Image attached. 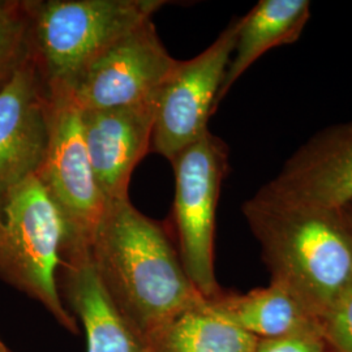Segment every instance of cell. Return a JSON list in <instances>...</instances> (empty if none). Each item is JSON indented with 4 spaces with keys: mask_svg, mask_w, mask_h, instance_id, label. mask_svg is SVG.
<instances>
[{
    "mask_svg": "<svg viewBox=\"0 0 352 352\" xmlns=\"http://www.w3.org/2000/svg\"><path fill=\"white\" fill-rule=\"evenodd\" d=\"M90 260L110 302L141 340L206 300L187 276L167 227L129 199L106 202Z\"/></svg>",
    "mask_w": 352,
    "mask_h": 352,
    "instance_id": "6da1fadb",
    "label": "cell"
},
{
    "mask_svg": "<svg viewBox=\"0 0 352 352\" xmlns=\"http://www.w3.org/2000/svg\"><path fill=\"white\" fill-rule=\"evenodd\" d=\"M272 282L320 318L352 283V235L338 209L258 189L243 204Z\"/></svg>",
    "mask_w": 352,
    "mask_h": 352,
    "instance_id": "7a4b0ae2",
    "label": "cell"
},
{
    "mask_svg": "<svg viewBox=\"0 0 352 352\" xmlns=\"http://www.w3.org/2000/svg\"><path fill=\"white\" fill-rule=\"evenodd\" d=\"M29 55L50 91L65 96L100 54L151 20L164 0H25Z\"/></svg>",
    "mask_w": 352,
    "mask_h": 352,
    "instance_id": "3957f363",
    "label": "cell"
},
{
    "mask_svg": "<svg viewBox=\"0 0 352 352\" xmlns=\"http://www.w3.org/2000/svg\"><path fill=\"white\" fill-rule=\"evenodd\" d=\"M62 245L60 215L37 176L0 188V278L78 334L59 289Z\"/></svg>",
    "mask_w": 352,
    "mask_h": 352,
    "instance_id": "277c9868",
    "label": "cell"
},
{
    "mask_svg": "<svg viewBox=\"0 0 352 352\" xmlns=\"http://www.w3.org/2000/svg\"><path fill=\"white\" fill-rule=\"evenodd\" d=\"M175 175L173 231L182 265L205 299L223 292L215 276V221L228 168L225 141L208 132L170 162Z\"/></svg>",
    "mask_w": 352,
    "mask_h": 352,
    "instance_id": "5b68a950",
    "label": "cell"
},
{
    "mask_svg": "<svg viewBox=\"0 0 352 352\" xmlns=\"http://www.w3.org/2000/svg\"><path fill=\"white\" fill-rule=\"evenodd\" d=\"M51 100L50 141L36 176L62 219L63 263L90 254L107 201L90 164L80 111L67 96H51Z\"/></svg>",
    "mask_w": 352,
    "mask_h": 352,
    "instance_id": "8992f818",
    "label": "cell"
},
{
    "mask_svg": "<svg viewBox=\"0 0 352 352\" xmlns=\"http://www.w3.org/2000/svg\"><path fill=\"white\" fill-rule=\"evenodd\" d=\"M239 26L238 17L201 54L179 60L158 90L151 149L167 161L209 132Z\"/></svg>",
    "mask_w": 352,
    "mask_h": 352,
    "instance_id": "52a82bcc",
    "label": "cell"
},
{
    "mask_svg": "<svg viewBox=\"0 0 352 352\" xmlns=\"http://www.w3.org/2000/svg\"><path fill=\"white\" fill-rule=\"evenodd\" d=\"M177 62L148 20L100 54L65 96L78 111L146 101L158 93Z\"/></svg>",
    "mask_w": 352,
    "mask_h": 352,
    "instance_id": "ba28073f",
    "label": "cell"
},
{
    "mask_svg": "<svg viewBox=\"0 0 352 352\" xmlns=\"http://www.w3.org/2000/svg\"><path fill=\"white\" fill-rule=\"evenodd\" d=\"M52 100L29 58L0 88V188L36 175L49 146Z\"/></svg>",
    "mask_w": 352,
    "mask_h": 352,
    "instance_id": "9c48e42d",
    "label": "cell"
},
{
    "mask_svg": "<svg viewBox=\"0 0 352 352\" xmlns=\"http://www.w3.org/2000/svg\"><path fill=\"white\" fill-rule=\"evenodd\" d=\"M157 94L146 101L80 111L82 136L106 201L129 199L136 166L151 151Z\"/></svg>",
    "mask_w": 352,
    "mask_h": 352,
    "instance_id": "30bf717a",
    "label": "cell"
},
{
    "mask_svg": "<svg viewBox=\"0 0 352 352\" xmlns=\"http://www.w3.org/2000/svg\"><path fill=\"white\" fill-rule=\"evenodd\" d=\"M263 188L278 197L340 209L352 202V120L302 144Z\"/></svg>",
    "mask_w": 352,
    "mask_h": 352,
    "instance_id": "8fae6325",
    "label": "cell"
},
{
    "mask_svg": "<svg viewBox=\"0 0 352 352\" xmlns=\"http://www.w3.org/2000/svg\"><path fill=\"white\" fill-rule=\"evenodd\" d=\"M59 289L85 333L87 352H146L144 342L102 289L90 254L62 263Z\"/></svg>",
    "mask_w": 352,
    "mask_h": 352,
    "instance_id": "7c38bea8",
    "label": "cell"
},
{
    "mask_svg": "<svg viewBox=\"0 0 352 352\" xmlns=\"http://www.w3.org/2000/svg\"><path fill=\"white\" fill-rule=\"evenodd\" d=\"M309 17L311 3L308 0H261L245 16H241L235 49L217 98V106L265 52L296 42Z\"/></svg>",
    "mask_w": 352,
    "mask_h": 352,
    "instance_id": "4fadbf2b",
    "label": "cell"
},
{
    "mask_svg": "<svg viewBox=\"0 0 352 352\" xmlns=\"http://www.w3.org/2000/svg\"><path fill=\"white\" fill-rule=\"evenodd\" d=\"M209 300L231 322L258 340L320 330L318 318L289 289L276 282L247 294L223 291Z\"/></svg>",
    "mask_w": 352,
    "mask_h": 352,
    "instance_id": "5bb4252c",
    "label": "cell"
},
{
    "mask_svg": "<svg viewBox=\"0 0 352 352\" xmlns=\"http://www.w3.org/2000/svg\"><path fill=\"white\" fill-rule=\"evenodd\" d=\"M141 340L146 352H254L258 338L231 322L206 299Z\"/></svg>",
    "mask_w": 352,
    "mask_h": 352,
    "instance_id": "9a60e30c",
    "label": "cell"
},
{
    "mask_svg": "<svg viewBox=\"0 0 352 352\" xmlns=\"http://www.w3.org/2000/svg\"><path fill=\"white\" fill-rule=\"evenodd\" d=\"M29 58L25 0H0V88Z\"/></svg>",
    "mask_w": 352,
    "mask_h": 352,
    "instance_id": "2e32d148",
    "label": "cell"
},
{
    "mask_svg": "<svg viewBox=\"0 0 352 352\" xmlns=\"http://www.w3.org/2000/svg\"><path fill=\"white\" fill-rule=\"evenodd\" d=\"M318 322L320 333L330 352H352V283Z\"/></svg>",
    "mask_w": 352,
    "mask_h": 352,
    "instance_id": "e0dca14e",
    "label": "cell"
},
{
    "mask_svg": "<svg viewBox=\"0 0 352 352\" xmlns=\"http://www.w3.org/2000/svg\"><path fill=\"white\" fill-rule=\"evenodd\" d=\"M254 352H330L320 330L258 340Z\"/></svg>",
    "mask_w": 352,
    "mask_h": 352,
    "instance_id": "ac0fdd59",
    "label": "cell"
},
{
    "mask_svg": "<svg viewBox=\"0 0 352 352\" xmlns=\"http://www.w3.org/2000/svg\"><path fill=\"white\" fill-rule=\"evenodd\" d=\"M338 210L342 214V217H343V219H344V222H346V225L349 227L352 235V202L346 205V206H343V208H340Z\"/></svg>",
    "mask_w": 352,
    "mask_h": 352,
    "instance_id": "d6986e66",
    "label": "cell"
},
{
    "mask_svg": "<svg viewBox=\"0 0 352 352\" xmlns=\"http://www.w3.org/2000/svg\"><path fill=\"white\" fill-rule=\"evenodd\" d=\"M0 352H14L12 349L4 342V340L0 337Z\"/></svg>",
    "mask_w": 352,
    "mask_h": 352,
    "instance_id": "ffe728a7",
    "label": "cell"
}]
</instances>
